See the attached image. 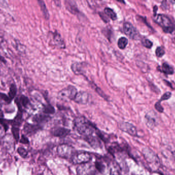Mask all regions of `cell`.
<instances>
[{
  "instance_id": "obj_17",
  "label": "cell",
  "mask_w": 175,
  "mask_h": 175,
  "mask_svg": "<svg viewBox=\"0 0 175 175\" xmlns=\"http://www.w3.org/2000/svg\"><path fill=\"white\" fill-rule=\"evenodd\" d=\"M53 41L56 46L61 49H65L66 47L65 43L61 34L59 33L55 32L53 36Z\"/></svg>"
},
{
  "instance_id": "obj_3",
  "label": "cell",
  "mask_w": 175,
  "mask_h": 175,
  "mask_svg": "<svg viewBox=\"0 0 175 175\" xmlns=\"http://www.w3.org/2000/svg\"><path fill=\"white\" fill-rule=\"evenodd\" d=\"M77 93V89L74 86L69 85L59 91L58 97V99L62 101L74 100Z\"/></svg>"
},
{
  "instance_id": "obj_15",
  "label": "cell",
  "mask_w": 175,
  "mask_h": 175,
  "mask_svg": "<svg viewBox=\"0 0 175 175\" xmlns=\"http://www.w3.org/2000/svg\"><path fill=\"white\" fill-rule=\"evenodd\" d=\"M41 127L39 125H33L27 123L25 125L24 131L27 135H32L37 132L41 129Z\"/></svg>"
},
{
  "instance_id": "obj_23",
  "label": "cell",
  "mask_w": 175,
  "mask_h": 175,
  "mask_svg": "<svg viewBox=\"0 0 175 175\" xmlns=\"http://www.w3.org/2000/svg\"><path fill=\"white\" fill-rule=\"evenodd\" d=\"M94 165L96 170H98L100 173H103L105 170V164L100 160L96 161Z\"/></svg>"
},
{
  "instance_id": "obj_39",
  "label": "cell",
  "mask_w": 175,
  "mask_h": 175,
  "mask_svg": "<svg viewBox=\"0 0 175 175\" xmlns=\"http://www.w3.org/2000/svg\"><path fill=\"white\" fill-rule=\"evenodd\" d=\"M0 61H1L3 62H4V63H6V61L5 60L4 58L3 57H1V56H0Z\"/></svg>"
},
{
  "instance_id": "obj_13",
  "label": "cell",
  "mask_w": 175,
  "mask_h": 175,
  "mask_svg": "<svg viewBox=\"0 0 175 175\" xmlns=\"http://www.w3.org/2000/svg\"><path fill=\"white\" fill-rule=\"evenodd\" d=\"M65 6L69 11L73 14H77L80 13L77 3L74 1H65Z\"/></svg>"
},
{
  "instance_id": "obj_20",
  "label": "cell",
  "mask_w": 175,
  "mask_h": 175,
  "mask_svg": "<svg viewBox=\"0 0 175 175\" xmlns=\"http://www.w3.org/2000/svg\"><path fill=\"white\" fill-rule=\"evenodd\" d=\"M104 12L105 15L110 19L112 20L113 21H115L117 19V14L112 9L110 8L109 7H105L104 9Z\"/></svg>"
},
{
  "instance_id": "obj_6",
  "label": "cell",
  "mask_w": 175,
  "mask_h": 175,
  "mask_svg": "<svg viewBox=\"0 0 175 175\" xmlns=\"http://www.w3.org/2000/svg\"><path fill=\"white\" fill-rule=\"evenodd\" d=\"M142 154L145 159L148 163L153 165H159L160 160L157 154L149 148H145L143 149Z\"/></svg>"
},
{
  "instance_id": "obj_11",
  "label": "cell",
  "mask_w": 175,
  "mask_h": 175,
  "mask_svg": "<svg viewBox=\"0 0 175 175\" xmlns=\"http://www.w3.org/2000/svg\"><path fill=\"white\" fill-rule=\"evenodd\" d=\"M90 99V94L86 91L78 92L75 96L74 101L80 104H86Z\"/></svg>"
},
{
  "instance_id": "obj_38",
  "label": "cell",
  "mask_w": 175,
  "mask_h": 175,
  "mask_svg": "<svg viewBox=\"0 0 175 175\" xmlns=\"http://www.w3.org/2000/svg\"><path fill=\"white\" fill-rule=\"evenodd\" d=\"M158 10V7L157 6H155L153 8V11H154V16H155L156 15L157 11Z\"/></svg>"
},
{
  "instance_id": "obj_36",
  "label": "cell",
  "mask_w": 175,
  "mask_h": 175,
  "mask_svg": "<svg viewBox=\"0 0 175 175\" xmlns=\"http://www.w3.org/2000/svg\"><path fill=\"white\" fill-rule=\"evenodd\" d=\"M20 142L23 144H28L29 142V140L25 135H22L20 139Z\"/></svg>"
},
{
  "instance_id": "obj_8",
  "label": "cell",
  "mask_w": 175,
  "mask_h": 175,
  "mask_svg": "<svg viewBox=\"0 0 175 175\" xmlns=\"http://www.w3.org/2000/svg\"><path fill=\"white\" fill-rule=\"evenodd\" d=\"M145 122L149 129H154L158 124L156 113L153 111L148 112L145 116Z\"/></svg>"
},
{
  "instance_id": "obj_33",
  "label": "cell",
  "mask_w": 175,
  "mask_h": 175,
  "mask_svg": "<svg viewBox=\"0 0 175 175\" xmlns=\"http://www.w3.org/2000/svg\"><path fill=\"white\" fill-rule=\"evenodd\" d=\"M0 124L3 126L5 131H7L8 129V121L6 120L3 118H0Z\"/></svg>"
},
{
  "instance_id": "obj_19",
  "label": "cell",
  "mask_w": 175,
  "mask_h": 175,
  "mask_svg": "<svg viewBox=\"0 0 175 175\" xmlns=\"http://www.w3.org/2000/svg\"><path fill=\"white\" fill-rule=\"evenodd\" d=\"M158 71L167 75H173L174 72L173 68L167 63L162 64L161 67L158 66Z\"/></svg>"
},
{
  "instance_id": "obj_26",
  "label": "cell",
  "mask_w": 175,
  "mask_h": 175,
  "mask_svg": "<svg viewBox=\"0 0 175 175\" xmlns=\"http://www.w3.org/2000/svg\"><path fill=\"white\" fill-rule=\"evenodd\" d=\"M19 101H20L21 105H22L23 107H27L28 105L29 104V103H30V101H29L28 98L24 95H22L20 96Z\"/></svg>"
},
{
  "instance_id": "obj_30",
  "label": "cell",
  "mask_w": 175,
  "mask_h": 175,
  "mask_svg": "<svg viewBox=\"0 0 175 175\" xmlns=\"http://www.w3.org/2000/svg\"><path fill=\"white\" fill-rule=\"evenodd\" d=\"M95 91H96V93L102 98H104V99L107 100V101L108 100V97L105 94V93L102 91V89H100V88H98L97 86H95Z\"/></svg>"
},
{
  "instance_id": "obj_1",
  "label": "cell",
  "mask_w": 175,
  "mask_h": 175,
  "mask_svg": "<svg viewBox=\"0 0 175 175\" xmlns=\"http://www.w3.org/2000/svg\"><path fill=\"white\" fill-rule=\"evenodd\" d=\"M74 129L85 139L98 134L100 131L88 119L83 116L77 117L73 122Z\"/></svg>"
},
{
  "instance_id": "obj_16",
  "label": "cell",
  "mask_w": 175,
  "mask_h": 175,
  "mask_svg": "<svg viewBox=\"0 0 175 175\" xmlns=\"http://www.w3.org/2000/svg\"><path fill=\"white\" fill-rule=\"evenodd\" d=\"M72 71L75 75H83L84 73V67L83 63H78L75 62L72 64L71 66Z\"/></svg>"
},
{
  "instance_id": "obj_10",
  "label": "cell",
  "mask_w": 175,
  "mask_h": 175,
  "mask_svg": "<svg viewBox=\"0 0 175 175\" xmlns=\"http://www.w3.org/2000/svg\"><path fill=\"white\" fill-rule=\"evenodd\" d=\"M124 33L132 39H136L138 37L137 31L132 24L130 22H125L123 25Z\"/></svg>"
},
{
  "instance_id": "obj_7",
  "label": "cell",
  "mask_w": 175,
  "mask_h": 175,
  "mask_svg": "<svg viewBox=\"0 0 175 175\" xmlns=\"http://www.w3.org/2000/svg\"><path fill=\"white\" fill-rule=\"evenodd\" d=\"M96 170L95 165L89 162L80 165L77 168V173L78 175H94Z\"/></svg>"
},
{
  "instance_id": "obj_4",
  "label": "cell",
  "mask_w": 175,
  "mask_h": 175,
  "mask_svg": "<svg viewBox=\"0 0 175 175\" xmlns=\"http://www.w3.org/2000/svg\"><path fill=\"white\" fill-rule=\"evenodd\" d=\"M74 148L67 144H61L57 148V153L58 156L63 159H71L75 154Z\"/></svg>"
},
{
  "instance_id": "obj_40",
  "label": "cell",
  "mask_w": 175,
  "mask_h": 175,
  "mask_svg": "<svg viewBox=\"0 0 175 175\" xmlns=\"http://www.w3.org/2000/svg\"><path fill=\"white\" fill-rule=\"evenodd\" d=\"M173 158H175V151L173 152Z\"/></svg>"
},
{
  "instance_id": "obj_31",
  "label": "cell",
  "mask_w": 175,
  "mask_h": 175,
  "mask_svg": "<svg viewBox=\"0 0 175 175\" xmlns=\"http://www.w3.org/2000/svg\"><path fill=\"white\" fill-rule=\"evenodd\" d=\"M156 55L158 58H161L165 54V51L162 47H158L156 50Z\"/></svg>"
},
{
  "instance_id": "obj_27",
  "label": "cell",
  "mask_w": 175,
  "mask_h": 175,
  "mask_svg": "<svg viewBox=\"0 0 175 175\" xmlns=\"http://www.w3.org/2000/svg\"><path fill=\"white\" fill-rule=\"evenodd\" d=\"M11 132L15 140H16L17 141H18L20 138V131H19V127L13 126L11 129Z\"/></svg>"
},
{
  "instance_id": "obj_5",
  "label": "cell",
  "mask_w": 175,
  "mask_h": 175,
  "mask_svg": "<svg viewBox=\"0 0 175 175\" xmlns=\"http://www.w3.org/2000/svg\"><path fill=\"white\" fill-rule=\"evenodd\" d=\"M91 160V154L87 151L76 152L71 158L72 163L75 165H82L89 163Z\"/></svg>"
},
{
  "instance_id": "obj_25",
  "label": "cell",
  "mask_w": 175,
  "mask_h": 175,
  "mask_svg": "<svg viewBox=\"0 0 175 175\" xmlns=\"http://www.w3.org/2000/svg\"><path fill=\"white\" fill-rule=\"evenodd\" d=\"M43 112L45 114L48 115V114H53L55 113V108L50 104H48L44 107Z\"/></svg>"
},
{
  "instance_id": "obj_9",
  "label": "cell",
  "mask_w": 175,
  "mask_h": 175,
  "mask_svg": "<svg viewBox=\"0 0 175 175\" xmlns=\"http://www.w3.org/2000/svg\"><path fill=\"white\" fill-rule=\"evenodd\" d=\"M119 128L121 131L126 132L134 137L137 136V130L136 127L129 122H121L119 125Z\"/></svg>"
},
{
  "instance_id": "obj_29",
  "label": "cell",
  "mask_w": 175,
  "mask_h": 175,
  "mask_svg": "<svg viewBox=\"0 0 175 175\" xmlns=\"http://www.w3.org/2000/svg\"><path fill=\"white\" fill-rule=\"evenodd\" d=\"M141 42H142V44L143 45V46H145L146 48H148V49L151 48L153 46V42H152L148 39H145L142 40Z\"/></svg>"
},
{
  "instance_id": "obj_32",
  "label": "cell",
  "mask_w": 175,
  "mask_h": 175,
  "mask_svg": "<svg viewBox=\"0 0 175 175\" xmlns=\"http://www.w3.org/2000/svg\"><path fill=\"white\" fill-rule=\"evenodd\" d=\"M171 96H172V94L170 92H167L161 97L160 100L158 102L161 103V102L162 101H165V100L169 99Z\"/></svg>"
},
{
  "instance_id": "obj_21",
  "label": "cell",
  "mask_w": 175,
  "mask_h": 175,
  "mask_svg": "<svg viewBox=\"0 0 175 175\" xmlns=\"http://www.w3.org/2000/svg\"><path fill=\"white\" fill-rule=\"evenodd\" d=\"M38 3L39 4V6L41 7V11L43 12V15L44 16L45 18L48 20L49 19L50 15L49 11H48L47 8L46 7V4L43 1H38Z\"/></svg>"
},
{
  "instance_id": "obj_22",
  "label": "cell",
  "mask_w": 175,
  "mask_h": 175,
  "mask_svg": "<svg viewBox=\"0 0 175 175\" xmlns=\"http://www.w3.org/2000/svg\"><path fill=\"white\" fill-rule=\"evenodd\" d=\"M128 44V40L125 37H121L119 38L118 41V47L120 49H124L126 48Z\"/></svg>"
},
{
  "instance_id": "obj_12",
  "label": "cell",
  "mask_w": 175,
  "mask_h": 175,
  "mask_svg": "<svg viewBox=\"0 0 175 175\" xmlns=\"http://www.w3.org/2000/svg\"><path fill=\"white\" fill-rule=\"evenodd\" d=\"M70 130L65 127H58L53 129L52 134L53 136L58 138H64L70 134Z\"/></svg>"
},
{
  "instance_id": "obj_24",
  "label": "cell",
  "mask_w": 175,
  "mask_h": 175,
  "mask_svg": "<svg viewBox=\"0 0 175 175\" xmlns=\"http://www.w3.org/2000/svg\"><path fill=\"white\" fill-rule=\"evenodd\" d=\"M17 87L15 86V84H11L8 93V96L11 100H12L15 97L17 94Z\"/></svg>"
},
{
  "instance_id": "obj_35",
  "label": "cell",
  "mask_w": 175,
  "mask_h": 175,
  "mask_svg": "<svg viewBox=\"0 0 175 175\" xmlns=\"http://www.w3.org/2000/svg\"><path fill=\"white\" fill-rule=\"evenodd\" d=\"M155 108H156V110L158 111V112H160L161 113H163V111H164V108H163V107H162L161 105V103L159 102H157L156 104H155Z\"/></svg>"
},
{
  "instance_id": "obj_18",
  "label": "cell",
  "mask_w": 175,
  "mask_h": 175,
  "mask_svg": "<svg viewBox=\"0 0 175 175\" xmlns=\"http://www.w3.org/2000/svg\"><path fill=\"white\" fill-rule=\"evenodd\" d=\"M51 119L49 115L46 114H38L33 118V122L38 124L44 123L50 120Z\"/></svg>"
},
{
  "instance_id": "obj_28",
  "label": "cell",
  "mask_w": 175,
  "mask_h": 175,
  "mask_svg": "<svg viewBox=\"0 0 175 175\" xmlns=\"http://www.w3.org/2000/svg\"><path fill=\"white\" fill-rule=\"evenodd\" d=\"M17 153L22 158H25L27 156L28 152L26 149L23 147H19L17 149Z\"/></svg>"
},
{
  "instance_id": "obj_34",
  "label": "cell",
  "mask_w": 175,
  "mask_h": 175,
  "mask_svg": "<svg viewBox=\"0 0 175 175\" xmlns=\"http://www.w3.org/2000/svg\"><path fill=\"white\" fill-rule=\"evenodd\" d=\"M0 98H1L2 100H3L4 101L6 102L7 103H10L11 101V100L9 97V96H7L5 94H3V93H0Z\"/></svg>"
},
{
  "instance_id": "obj_37",
  "label": "cell",
  "mask_w": 175,
  "mask_h": 175,
  "mask_svg": "<svg viewBox=\"0 0 175 175\" xmlns=\"http://www.w3.org/2000/svg\"><path fill=\"white\" fill-rule=\"evenodd\" d=\"M99 16L101 17V18H102V20H104V22H105V23L109 22V18H108V17H105L106 15H105V14H102V13H99Z\"/></svg>"
},
{
  "instance_id": "obj_2",
  "label": "cell",
  "mask_w": 175,
  "mask_h": 175,
  "mask_svg": "<svg viewBox=\"0 0 175 175\" xmlns=\"http://www.w3.org/2000/svg\"><path fill=\"white\" fill-rule=\"evenodd\" d=\"M154 20L157 24L162 27L164 31L168 33H172L174 31V27L170 19L164 14H159L154 16Z\"/></svg>"
},
{
  "instance_id": "obj_14",
  "label": "cell",
  "mask_w": 175,
  "mask_h": 175,
  "mask_svg": "<svg viewBox=\"0 0 175 175\" xmlns=\"http://www.w3.org/2000/svg\"><path fill=\"white\" fill-rule=\"evenodd\" d=\"M110 172L111 175H121V169L119 163L115 161L111 162L109 164Z\"/></svg>"
}]
</instances>
